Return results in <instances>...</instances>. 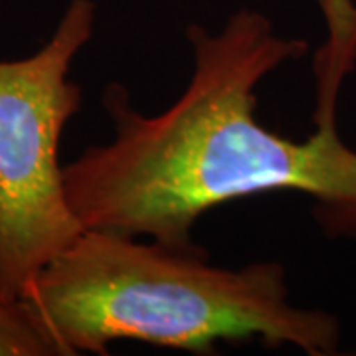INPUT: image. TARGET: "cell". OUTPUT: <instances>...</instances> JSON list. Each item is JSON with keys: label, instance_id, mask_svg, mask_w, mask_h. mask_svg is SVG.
<instances>
[{"label": "cell", "instance_id": "2", "mask_svg": "<svg viewBox=\"0 0 356 356\" xmlns=\"http://www.w3.org/2000/svg\"><path fill=\"white\" fill-rule=\"evenodd\" d=\"M20 301L56 356L105 355L115 341L208 355L222 341L259 339L311 356L341 343L334 315L289 301L277 261L218 267L204 250L107 229H83Z\"/></svg>", "mask_w": 356, "mask_h": 356}, {"label": "cell", "instance_id": "1", "mask_svg": "<svg viewBox=\"0 0 356 356\" xmlns=\"http://www.w3.org/2000/svg\"><path fill=\"white\" fill-rule=\"evenodd\" d=\"M327 26L317 131L305 140L269 131L255 111L259 83L309 46L280 36L252 8L232 14L220 32L186 28L194 72L165 111L140 113L125 86L109 83L103 107L115 137L64 166L67 200L81 226L192 252L202 250L192 232L212 208L285 191L313 196L329 220H356V153L334 123L337 93L356 62V20L332 18Z\"/></svg>", "mask_w": 356, "mask_h": 356}, {"label": "cell", "instance_id": "4", "mask_svg": "<svg viewBox=\"0 0 356 356\" xmlns=\"http://www.w3.org/2000/svg\"><path fill=\"white\" fill-rule=\"evenodd\" d=\"M0 356H56L20 299L0 293Z\"/></svg>", "mask_w": 356, "mask_h": 356}, {"label": "cell", "instance_id": "3", "mask_svg": "<svg viewBox=\"0 0 356 356\" xmlns=\"http://www.w3.org/2000/svg\"><path fill=\"white\" fill-rule=\"evenodd\" d=\"M95 20L93 0H70L36 54L0 62V293L8 299L86 229L67 200L60 140L81 107L70 70Z\"/></svg>", "mask_w": 356, "mask_h": 356}]
</instances>
